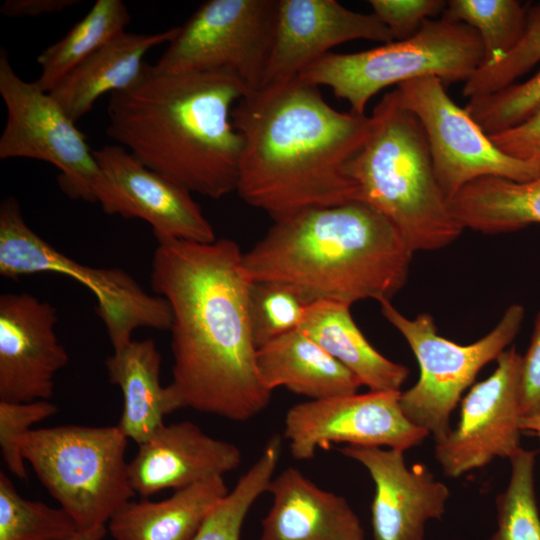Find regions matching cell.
<instances>
[{
	"mask_svg": "<svg viewBox=\"0 0 540 540\" xmlns=\"http://www.w3.org/2000/svg\"><path fill=\"white\" fill-rule=\"evenodd\" d=\"M248 279L239 245L158 242L151 287L171 309L172 380L180 409L246 421L272 391L261 382L249 315Z\"/></svg>",
	"mask_w": 540,
	"mask_h": 540,
	"instance_id": "obj_1",
	"label": "cell"
},
{
	"mask_svg": "<svg viewBox=\"0 0 540 540\" xmlns=\"http://www.w3.org/2000/svg\"><path fill=\"white\" fill-rule=\"evenodd\" d=\"M231 119L243 147L236 192L273 220L360 200L348 164L370 136L372 116L340 112L299 77L248 93Z\"/></svg>",
	"mask_w": 540,
	"mask_h": 540,
	"instance_id": "obj_2",
	"label": "cell"
},
{
	"mask_svg": "<svg viewBox=\"0 0 540 540\" xmlns=\"http://www.w3.org/2000/svg\"><path fill=\"white\" fill-rule=\"evenodd\" d=\"M248 93L226 73L147 64L133 86L110 94L106 133L147 168L219 199L236 191L243 140L231 112Z\"/></svg>",
	"mask_w": 540,
	"mask_h": 540,
	"instance_id": "obj_3",
	"label": "cell"
},
{
	"mask_svg": "<svg viewBox=\"0 0 540 540\" xmlns=\"http://www.w3.org/2000/svg\"><path fill=\"white\" fill-rule=\"evenodd\" d=\"M413 251L369 204L308 208L275 221L249 251L244 271L251 282L294 287L310 305L390 301L405 285Z\"/></svg>",
	"mask_w": 540,
	"mask_h": 540,
	"instance_id": "obj_4",
	"label": "cell"
},
{
	"mask_svg": "<svg viewBox=\"0 0 540 540\" xmlns=\"http://www.w3.org/2000/svg\"><path fill=\"white\" fill-rule=\"evenodd\" d=\"M371 116L373 130L347 167L360 201L384 215L413 252L450 245L464 228L437 181L421 123L397 90Z\"/></svg>",
	"mask_w": 540,
	"mask_h": 540,
	"instance_id": "obj_5",
	"label": "cell"
},
{
	"mask_svg": "<svg viewBox=\"0 0 540 540\" xmlns=\"http://www.w3.org/2000/svg\"><path fill=\"white\" fill-rule=\"evenodd\" d=\"M484 49L477 32L445 18L426 20L410 38L355 53L330 52L299 78L327 86L346 100L351 112L366 115L370 99L382 89L426 76L464 81L481 67Z\"/></svg>",
	"mask_w": 540,
	"mask_h": 540,
	"instance_id": "obj_6",
	"label": "cell"
},
{
	"mask_svg": "<svg viewBox=\"0 0 540 540\" xmlns=\"http://www.w3.org/2000/svg\"><path fill=\"white\" fill-rule=\"evenodd\" d=\"M118 425H60L30 430L21 452L39 481L80 531L105 526L135 492Z\"/></svg>",
	"mask_w": 540,
	"mask_h": 540,
	"instance_id": "obj_7",
	"label": "cell"
},
{
	"mask_svg": "<svg viewBox=\"0 0 540 540\" xmlns=\"http://www.w3.org/2000/svg\"><path fill=\"white\" fill-rule=\"evenodd\" d=\"M381 313L404 337L419 365V379L401 392L400 406L416 426L442 441L452 430L450 417L462 393L479 371L512 343L520 331L524 308L509 306L496 326L484 337L461 345L437 333L433 317L422 313L410 319L390 301L380 303Z\"/></svg>",
	"mask_w": 540,
	"mask_h": 540,
	"instance_id": "obj_8",
	"label": "cell"
},
{
	"mask_svg": "<svg viewBox=\"0 0 540 540\" xmlns=\"http://www.w3.org/2000/svg\"><path fill=\"white\" fill-rule=\"evenodd\" d=\"M46 272L68 276L95 294L96 312L114 350L131 342L137 328H170L166 299L148 294L122 269L89 267L56 250L26 224L18 201L6 198L0 207V274L16 279Z\"/></svg>",
	"mask_w": 540,
	"mask_h": 540,
	"instance_id": "obj_9",
	"label": "cell"
},
{
	"mask_svg": "<svg viewBox=\"0 0 540 540\" xmlns=\"http://www.w3.org/2000/svg\"><path fill=\"white\" fill-rule=\"evenodd\" d=\"M278 8L279 0L206 1L154 66L168 73H226L253 92L264 80Z\"/></svg>",
	"mask_w": 540,
	"mask_h": 540,
	"instance_id": "obj_10",
	"label": "cell"
},
{
	"mask_svg": "<svg viewBox=\"0 0 540 540\" xmlns=\"http://www.w3.org/2000/svg\"><path fill=\"white\" fill-rule=\"evenodd\" d=\"M0 95L7 109L0 159L20 157L48 162L60 171L59 185L68 197L98 202L106 180L86 136L49 92L17 75L3 48Z\"/></svg>",
	"mask_w": 540,
	"mask_h": 540,
	"instance_id": "obj_11",
	"label": "cell"
},
{
	"mask_svg": "<svg viewBox=\"0 0 540 540\" xmlns=\"http://www.w3.org/2000/svg\"><path fill=\"white\" fill-rule=\"evenodd\" d=\"M396 90L422 125L435 176L450 201L482 177L527 181L540 175V162L520 160L499 149L465 108L450 98L441 79L421 77Z\"/></svg>",
	"mask_w": 540,
	"mask_h": 540,
	"instance_id": "obj_12",
	"label": "cell"
},
{
	"mask_svg": "<svg viewBox=\"0 0 540 540\" xmlns=\"http://www.w3.org/2000/svg\"><path fill=\"white\" fill-rule=\"evenodd\" d=\"M400 395L401 391H369L293 405L284 420L292 457L311 459L333 443L401 451L421 444L429 433L406 417Z\"/></svg>",
	"mask_w": 540,
	"mask_h": 540,
	"instance_id": "obj_13",
	"label": "cell"
},
{
	"mask_svg": "<svg viewBox=\"0 0 540 540\" xmlns=\"http://www.w3.org/2000/svg\"><path fill=\"white\" fill-rule=\"evenodd\" d=\"M496 362L493 373L462 399L456 428L436 443V460L449 477L482 468L497 457L509 459L521 448L522 355L511 347Z\"/></svg>",
	"mask_w": 540,
	"mask_h": 540,
	"instance_id": "obj_14",
	"label": "cell"
},
{
	"mask_svg": "<svg viewBox=\"0 0 540 540\" xmlns=\"http://www.w3.org/2000/svg\"><path fill=\"white\" fill-rule=\"evenodd\" d=\"M93 153L106 180L98 201L105 213L148 222L158 242L216 240L186 188L147 168L121 145H106Z\"/></svg>",
	"mask_w": 540,
	"mask_h": 540,
	"instance_id": "obj_15",
	"label": "cell"
},
{
	"mask_svg": "<svg viewBox=\"0 0 540 540\" xmlns=\"http://www.w3.org/2000/svg\"><path fill=\"white\" fill-rule=\"evenodd\" d=\"M57 311L27 293L0 296V401L49 400L54 378L69 361L55 326Z\"/></svg>",
	"mask_w": 540,
	"mask_h": 540,
	"instance_id": "obj_16",
	"label": "cell"
},
{
	"mask_svg": "<svg viewBox=\"0 0 540 540\" xmlns=\"http://www.w3.org/2000/svg\"><path fill=\"white\" fill-rule=\"evenodd\" d=\"M356 39L382 44L395 41L373 13L347 9L335 0H279L273 45L261 87L298 77L333 47Z\"/></svg>",
	"mask_w": 540,
	"mask_h": 540,
	"instance_id": "obj_17",
	"label": "cell"
},
{
	"mask_svg": "<svg viewBox=\"0 0 540 540\" xmlns=\"http://www.w3.org/2000/svg\"><path fill=\"white\" fill-rule=\"evenodd\" d=\"M339 451L361 463L374 482V540H424L426 523L441 519L445 513L449 488L424 464L408 468L404 451L357 445Z\"/></svg>",
	"mask_w": 540,
	"mask_h": 540,
	"instance_id": "obj_18",
	"label": "cell"
},
{
	"mask_svg": "<svg viewBox=\"0 0 540 540\" xmlns=\"http://www.w3.org/2000/svg\"><path fill=\"white\" fill-rule=\"evenodd\" d=\"M138 446L128 472L134 492L143 498L223 476L242 457L235 444L207 435L190 421L164 424Z\"/></svg>",
	"mask_w": 540,
	"mask_h": 540,
	"instance_id": "obj_19",
	"label": "cell"
},
{
	"mask_svg": "<svg viewBox=\"0 0 540 540\" xmlns=\"http://www.w3.org/2000/svg\"><path fill=\"white\" fill-rule=\"evenodd\" d=\"M272 506L261 540H365L360 519L346 499L323 490L294 467L272 479Z\"/></svg>",
	"mask_w": 540,
	"mask_h": 540,
	"instance_id": "obj_20",
	"label": "cell"
},
{
	"mask_svg": "<svg viewBox=\"0 0 540 540\" xmlns=\"http://www.w3.org/2000/svg\"><path fill=\"white\" fill-rule=\"evenodd\" d=\"M178 31L179 27L154 34L124 32L73 68L49 94L76 123L100 96L133 86L146 68V53L170 43Z\"/></svg>",
	"mask_w": 540,
	"mask_h": 540,
	"instance_id": "obj_21",
	"label": "cell"
},
{
	"mask_svg": "<svg viewBox=\"0 0 540 540\" xmlns=\"http://www.w3.org/2000/svg\"><path fill=\"white\" fill-rule=\"evenodd\" d=\"M256 367L268 390L285 387L310 400L354 394L362 386L351 371L300 329L259 347Z\"/></svg>",
	"mask_w": 540,
	"mask_h": 540,
	"instance_id": "obj_22",
	"label": "cell"
},
{
	"mask_svg": "<svg viewBox=\"0 0 540 540\" xmlns=\"http://www.w3.org/2000/svg\"><path fill=\"white\" fill-rule=\"evenodd\" d=\"M161 360L151 338L132 340L105 360L109 381L120 388L123 396L117 425L138 445L164 425L165 416L180 409L168 385H161Z\"/></svg>",
	"mask_w": 540,
	"mask_h": 540,
	"instance_id": "obj_23",
	"label": "cell"
},
{
	"mask_svg": "<svg viewBox=\"0 0 540 540\" xmlns=\"http://www.w3.org/2000/svg\"><path fill=\"white\" fill-rule=\"evenodd\" d=\"M229 493L223 476L183 488L162 501L127 502L109 520L114 540H192Z\"/></svg>",
	"mask_w": 540,
	"mask_h": 540,
	"instance_id": "obj_24",
	"label": "cell"
},
{
	"mask_svg": "<svg viewBox=\"0 0 540 540\" xmlns=\"http://www.w3.org/2000/svg\"><path fill=\"white\" fill-rule=\"evenodd\" d=\"M350 305L320 300L306 308L299 329L351 371L370 391H401L409 369L380 354L365 338Z\"/></svg>",
	"mask_w": 540,
	"mask_h": 540,
	"instance_id": "obj_25",
	"label": "cell"
},
{
	"mask_svg": "<svg viewBox=\"0 0 540 540\" xmlns=\"http://www.w3.org/2000/svg\"><path fill=\"white\" fill-rule=\"evenodd\" d=\"M462 225L486 234L521 230L540 224V175L527 181L482 177L451 200Z\"/></svg>",
	"mask_w": 540,
	"mask_h": 540,
	"instance_id": "obj_26",
	"label": "cell"
},
{
	"mask_svg": "<svg viewBox=\"0 0 540 540\" xmlns=\"http://www.w3.org/2000/svg\"><path fill=\"white\" fill-rule=\"evenodd\" d=\"M130 19L121 0H97L63 38L38 55L41 73L35 81L37 85L50 92L73 68L126 32Z\"/></svg>",
	"mask_w": 540,
	"mask_h": 540,
	"instance_id": "obj_27",
	"label": "cell"
},
{
	"mask_svg": "<svg viewBox=\"0 0 540 540\" xmlns=\"http://www.w3.org/2000/svg\"><path fill=\"white\" fill-rule=\"evenodd\" d=\"M443 18L468 25L484 49L481 67L498 64L519 42L527 10L516 0H450Z\"/></svg>",
	"mask_w": 540,
	"mask_h": 540,
	"instance_id": "obj_28",
	"label": "cell"
},
{
	"mask_svg": "<svg viewBox=\"0 0 540 540\" xmlns=\"http://www.w3.org/2000/svg\"><path fill=\"white\" fill-rule=\"evenodd\" d=\"M281 439L273 436L257 461L219 502L192 540H240L245 517L273 479L279 461Z\"/></svg>",
	"mask_w": 540,
	"mask_h": 540,
	"instance_id": "obj_29",
	"label": "cell"
},
{
	"mask_svg": "<svg viewBox=\"0 0 540 540\" xmlns=\"http://www.w3.org/2000/svg\"><path fill=\"white\" fill-rule=\"evenodd\" d=\"M536 454L521 447L509 458V481L496 498L497 529L488 540H540Z\"/></svg>",
	"mask_w": 540,
	"mask_h": 540,
	"instance_id": "obj_30",
	"label": "cell"
},
{
	"mask_svg": "<svg viewBox=\"0 0 540 540\" xmlns=\"http://www.w3.org/2000/svg\"><path fill=\"white\" fill-rule=\"evenodd\" d=\"M79 531L65 510L23 498L0 472V540H67Z\"/></svg>",
	"mask_w": 540,
	"mask_h": 540,
	"instance_id": "obj_31",
	"label": "cell"
},
{
	"mask_svg": "<svg viewBox=\"0 0 540 540\" xmlns=\"http://www.w3.org/2000/svg\"><path fill=\"white\" fill-rule=\"evenodd\" d=\"M308 305L302 295L286 283L251 282L249 315L256 348L299 329Z\"/></svg>",
	"mask_w": 540,
	"mask_h": 540,
	"instance_id": "obj_32",
	"label": "cell"
},
{
	"mask_svg": "<svg viewBox=\"0 0 540 540\" xmlns=\"http://www.w3.org/2000/svg\"><path fill=\"white\" fill-rule=\"evenodd\" d=\"M540 106V70L521 83L494 93L470 98L464 107L488 135L513 128Z\"/></svg>",
	"mask_w": 540,
	"mask_h": 540,
	"instance_id": "obj_33",
	"label": "cell"
},
{
	"mask_svg": "<svg viewBox=\"0 0 540 540\" xmlns=\"http://www.w3.org/2000/svg\"><path fill=\"white\" fill-rule=\"evenodd\" d=\"M540 62V2L527 10L526 25L516 46L496 65L480 67L464 83L462 95L474 98L501 90Z\"/></svg>",
	"mask_w": 540,
	"mask_h": 540,
	"instance_id": "obj_34",
	"label": "cell"
},
{
	"mask_svg": "<svg viewBox=\"0 0 540 540\" xmlns=\"http://www.w3.org/2000/svg\"><path fill=\"white\" fill-rule=\"evenodd\" d=\"M58 407L49 400L32 402L0 401V450L9 471L21 480L26 479L25 459L21 440L31 426L54 416Z\"/></svg>",
	"mask_w": 540,
	"mask_h": 540,
	"instance_id": "obj_35",
	"label": "cell"
},
{
	"mask_svg": "<svg viewBox=\"0 0 540 540\" xmlns=\"http://www.w3.org/2000/svg\"><path fill=\"white\" fill-rule=\"evenodd\" d=\"M373 14L391 31L394 39L415 35L423 23L444 12L443 0H370Z\"/></svg>",
	"mask_w": 540,
	"mask_h": 540,
	"instance_id": "obj_36",
	"label": "cell"
},
{
	"mask_svg": "<svg viewBox=\"0 0 540 540\" xmlns=\"http://www.w3.org/2000/svg\"><path fill=\"white\" fill-rule=\"evenodd\" d=\"M490 138L511 157L540 162V106L519 125Z\"/></svg>",
	"mask_w": 540,
	"mask_h": 540,
	"instance_id": "obj_37",
	"label": "cell"
},
{
	"mask_svg": "<svg viewBox=\"0 0 540 540\" xmlns=\"http://www.w3.org/2000/svg\"><path fill=\"white\" fill-rule=\"evenodd\" d=\"M520 405L522 417L540 415V312L530 345L525 355H522Z\"/></svg>",
	"mask_w": 540,
	"mask_h": 540,
	"instance_id": "obj_38",
	"label": "cell"
},
{
	"mask_svg": "<svg viewBox=\"0 0 540 540\" xmlns=\"http://www.w3.org/2000/svg\"><path fill=\"white\" fill-rule=\"evenodd\" d=\"M78 3V0H6L0 12L8 17H36L58 13Z\"/></svg>",
	"mask_w": 540,
	"mask_h": 540,
	"instance_id": "obj_39",
	"label": "cell"
},
{
	"mask_svg": "<svg viewBox=\"0 0 540 540\" xmlns=\"http://www.w3.org/2000/svg\"><path fill=\"white\" fill-rule=\"evenodd\" d=\"M106 526L97 527L85 531H79L77 534L67 540H102L106 535Z\"/></svg>",
	"mask_w": 540,
	"mask_h": 540,
	"instance_id": "obj_40",
	"label": "cell"
},
{
	"mask_svg": "<svg viewBox=\"0 0 540 540\" xmlns=\"http://www.w3.org/2000/svg\"><path fill=\"white\" fill-rule=\"evenodd\" d=\"M520 427L523 430H528L535 433L540 439V415L522 417L520 421Z\"/></svg>",
	"mask_w": 540,
	"mask_h": 540,
	"instance_id": "obj_41",
	"label": "cell"
}]
</instances>
